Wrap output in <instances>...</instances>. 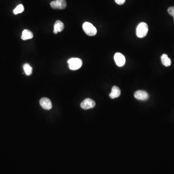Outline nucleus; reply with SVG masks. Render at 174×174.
<instances>
[{
	"mask_svg": "<svg viewBox=\"0 0 174 174\" xmlns=\"http://www.w3.org/2000/svg\"><path fill=\"white\" fill-rule=\"evenodd\" d=\"M148 28L147 24L141 22L137 28V35L138 37L143 38L146 36L148 33Z\"/></svg>",
	"mask_w": 174,
	"mask_h": 174,
	"instance_id": "obj_1",
	"label": "nucleus"
},
{
	"mask_svg": "<svg viewBox=\"0 0 174 174\" xmlns=\"http://www.w3.org/2000/svg\"><path fill=\"white\" fill-rule=\"evenodd\" d=\"M82 28L86 34L89 36H95L97 34V31L96 28L90 22H84L82 25Z\"/></svg>",
	"mask_w": 174,
	"mask_h": 174,
	"instance_id": "obj_2",
	"label": "nucleus"
},
{
	"mask_svg": "<svg viewBox=\"0 0 174 174\" xmlns=\"http://www.w3.org/2000/svg\"><path fill=\"white\" fill-rule=\"evenodd\" d=\"M67 62L69 64V68L71 70H78L81 67L83 64L82 60L77 58L70 59Z\"/></svg>",
	"mask_w": 174,
	"mask_h": 174,
	"instance_id": "obj_3",
	"label": "nucleus"
},
{
	"mask_svg": "<svg viewBox=\"0 0 174 174\" xmlns=\"http://www.w3.org/2000/svg\"><path fill=\"white\" fill-rule=\"evenodd\" d=\"M66 5V0H55L50 2V6L54 9H64Z\"/></svg>",
	"mask_w": 174,
	"mask_h": 174,
	"instance_id": "obj_4",
	"label": "nucleus"
},
{
	"mask_svg": "<svg viewBox=\"0 0 174 174\" xmlns=\"http://www.w3.org/2000/svg\"><path fill=\"white\" fill-rule=\"evenodd\" d=\"M95 106V102L94 101L90 98H87L81 103V108L83 109L87 110L89 109L92 108Z\"/></svg>",
	"mask_w": 174,
	"mask_h": 174,
	"instance_id": "obj_5",
	"label": "nucleus"
},
{
	"mask_svg": "<svg viewBox=\"0 0 174 174\" xmlns=\"http://www.w3.org/2000/svg\"><path fill=\"white\" fill-rule=\"evenodd\" d=\"M40 104L41 107L46 110H50L52 107L51 101L47 97L41 98L40 100Z\"/></svg>",
	"mask_w": 174,
	"mask_h": 174,
	"instance_id": "obj_6",
	"label": "nucleus"
},
{
	"mask_svg": "<svg viewBox=\"0 0 174 174\" xmlns=\"http://www.w3.org/2000/svg\"><path fill=\"white\" fill-rule=\"evenodd\" d=\"M114 60L118 66L122 67L125 64V57L120 53H116V54H115Z\"/></svg>",
	"mask_w": 174,
	"mask_h": 174,
	"instance_id": "obj_7",
	"label": "nucleus"
},
{
	"mask_svg": "<svg viewBox=\"0 0 174 174\" xmlns=\"http://www.w3.org/2000/svg\"><path fill=\"white\" fill-rule=\"evenodd\" d=\"M134 97L139 100L145 101L148 99V94L144 91L139 90L134 93Z\"/></svg>",
	"mask_w": 174,
	"mask_h": 174,
	"instance_id": "obj_8",
	"label": "nucleus"
},
{
	"mask_svg": "<svg viewBox=\"0 0 174 174\" xmlns=\"http://www.w3.org/2000/svg\"><path fill=\"white\" fill-rule=\"evenodd\" d=\"M64 28V25L62 21L57 20L55 22L54 26L53 33L54 34H57L58 33L62 32Z\"/></svg>",
	"mask_w": 174,
	"mask_h": 174,
	"instance_id": "obj_9",
	"label": "nucleus"
},
{
	"mask_svg": "<svg viewBox=\"0 0 174 174\" xmlns=\"http://www.w3.org/2000/svg\"><path fill=\"white\" fill-rule=\"evenodd\" d=\"M121 94V91L120 89L118 87L116 86H114L112 88L111 93L109 94V97L111 99H115L119 97Z\"/></svg>",
	"mask_w": 174,
	"mask_h": 174,
	"instance_id": "obj_10",
	"label": "nucleus"
},
{
	"mask_svg": "<svg viewBox=\"0 0 174 174\" xmlns=\"http://www.w3.org/2000/svg\"><path fill=\"white\" fill-rule=\"evenodd\" d=\"M34 37V34L30 30H24L22 32V35H21V39L23 40H27L33 38Z\"/></svg>",
	"mask_w": 174,
	"mask_h": 174,
	"instance_id": "obj_11",
	"label": "nucleus"
},
{
	"mask_svg": "<svg viewBox=\"0 0 174 174\" xmlns=\"http://www.w3.org/2000/svg\"><path fill=\"white\" fill-rule=\"evenodd\" d=\"M161 61L162 64L166 67L170 66L171 64V60L168 58L167 54H162L161 56Z\"/></svg>",
	"mask_w": 174,
	"mask_h": 174,
	"instance_id": "obj_12",
	"label": "nucleus"
},
{
	"mask_svg": "<svg viewBox=\"0 0 174 174\" xmlns=\"http://www.w3.org/2000/svg\"><path fill=\"white\" fill-rule=\"evenodd\" d=\"M23 69L25 73L27 76H29L32 74L33 72V68L32 67L30 66L28 63H25L23 65Z\"/></svg>",
	"mask_w": 174,
	"mask_h": 174,
	"instance_id": "obj_13",
	"label": "nucleus"
},
{
	"mask_svg": "<svg viewBox=\"0 0 174 174\" xmlns=\"http://www.w3.org/2000/svg\"><path fill=\"white\" fill-rule=\"evenodd\" d=\"M24 8L23 5H18V6H16L15 9H14L13 10V13L15 15H17V14H20V13H22L23 12Z\"/></svg>",
	"mask_w": 174,
	"mask_h": 174,
	"instance_id": "obj_14",
	"label": "nucleus"
},
{
	"mask_svg": "<svg viewBox=\"0 0 174 174\" xmlns=\"http://www.w3.org/2000/svg\"><path fill=\"white\" fill-rule=\"evenodd\" d=\"M168 12L171 16H172L174 18V6H172V7H169L168 9Z\"/></svg>",
	"mask_w": 174,
	"mask_h": 174,
	"instance_id": "obj_15",
	"label": "nucleus"
},
{
	"mask_svg": "<svg viewBox=\"0 0 174 174\" xmlns=\"http://www.w3.org/2000/svg\"><path fill=\"white\" fill-rule=\"evenodd\" d=\"M116 4L119 5H122L125 3L126 0H115Z\"/></svg>",
	"mask_w": 174,
	"mask_h": 174,
	"instance_id": "obj_16",
	"label": "nucleus"
}]
</instances>
